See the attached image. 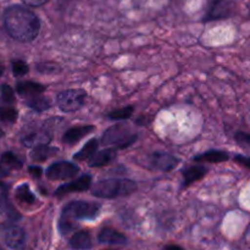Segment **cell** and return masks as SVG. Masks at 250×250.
Listing matches in <instances>:
<instances>
[{
    "label": "cell",
    "instance_id": "4316f807",
    "mask_svg": "<svg viewBox=\"0 0 250 250\" xmlns=\"http://www.w3.org/2000/svg\"><path fill=\"white\" fill-rule=\"evenodd\" d=\"M0 99H1V103H4V104H14L15 94L10 85L2 84L0 87Z\"/></svg>",
    "mask_w": 250,
    "mask_h": 250
},
{
    "label": "cell",
    "instance_id": "83f0119b",
    "mask_svg": "<svg viewBox=\"0 0 250 250\" xmlns=\"http://www.w3.org/2000/svg\"><path fill=\"white\" fill-rule=\"evenodd\" d=\"M12 72L16 77H21L28 72V65L22 60L12 61Z\"/></svg>",
    "mask_w": 250,
    "mask_h": 250
},
{
    "label": "cell",
    "instance_id": "8fae6325",
    "mask_svg": "<svg viewBox=\"0 0 250 250\" xmlns=\"http://www.w3.org/2000/svg\"><path fill=\"white\" fill-rule=\"evenodd\" d=\"M90 185H92V177L88 175L81 176L77 180L72 181L71 183H67V185H63L61 187H59L56 189L55 194L56 195H63L68 194V193H76V192H84V190H88L90 188Z\"/></svg>",
    "mask_w": 250,
    "mask_h": 250
},
{
    "label": "cell",
    "instance_id": "d4e9b609",
    "mask_svg": "<svg viewBox=\"0 0 250 250\" xmlns=\"http://www.w3.org/2000/svg\"><path fill=\"white\" fill-rule=\"evenodd\" d=\"M133 106H126V107H121V109H116L112 110L111 112L109 114V117L111 120H126L129 119L133 114Z\"/></svg>",
    "mask_w": 250,
    "mask_h": 250
},
{
    "label": "cell",
    "instance_id": "ac0fdd59",
    "mask_svg": "<svg viewBox=\"0 0 250 250\" xmlns=\"http://www.w3.org/2000/svg\"><path fill=\"white\" fill-rule=\"evenodd\" d=\"M229 154L226 151L221 150H209L204 154H200V155L194 156V161L197 163H224V161L229 160Z\"/></svg>",
    "mask_w": 250,
    "mask_h": 250
},
{
    "label": "cell",
    "instance_id": "484cf974",
    "mask_svg": "<svg viewBox=\"0 0 250 250\" xmlns=\"http://www.w3.org/2000/svg\"><path fill=\"white\" fill-rule=\"evenodd\" d=\"M17 110L14 107H0V120L7 124H14L17 120Z\"/></svg>",
    "mask_w": 250,
    "mask_h": 250
},
{
    "label": "cell",
    "instance_id": "7a4b0ae2",
    "mask_svg": "<svg viewBox=\"0 0 250 250\" xmlns=\"http://www.w3.org/2000/svg\"><path fill=\"white\" fill-rule=\"evenodd\" d=\"M100 205L97 203L84 202V200H73L68 203L62 210L59 229L61 233H70L76 227L75 220H92L99 214Z\"/></svg>",
    "mask_w": 250,
    "mask_h": 250
},
{
    "label": "cell",
    "instance_id": "9c48e42d",
    "mask_svg": "<svg viewBox=\"0 0 250 250\" xmlns=\"http://www.w3.org/2000/svg\"><path fill=\"white\" fill-rule=\"evenodd\" d=\"M233 12V5L229 0H214L210 5L205 21H215V20L227 19Z\"/></svg>",
    "mask_w": 250,
    "mask_h": 250
},
{
    "label": "cell",
    "instance_id": "277c9868",
    "mask_svg": "<svg viewBox=\"0 0 250 250\" xmlns=\"http://www.w3.org/2000/svg\"><path fill=\"white\" fill-rule=\"evenodd\" d=\"M136 141L137 134L128 126L122 124H117L107 128L102 138L103 144L105 146H115L120 149L132 146Z\"/></svg>",
    "mask_w": 250,
    "mask_h": 250
},
{
    "label": "cell",
    "instance_id": "5bb4252c",
    "mask_svg": "<svg viewBox=\"0 0 250 250\" xmlns=\"http://www.w3.org/2000/svg\"><path fill=\"white\" fill-rule=\"evenodd\" d=\"M16 90L21 97L32 98L42 94L45 90V85L36 82H20L17 83Z\"/></svg>",
    "mask_w": 250,
    "mask_h": 250
},
{
    "label": "cell",
    "instance_id": "7402d4cb",
    "mask_svg": "<svg viewBox=\"0 0 250 250\" xmlns=\"http://www.w3.org/2000/svg\"><path fill=\"white\" fill-rule=\"evenodd\" d=\"M16 199L19 200L21 204L32 205L36 203V197L33 193L29 189L28 185H21L16 189Z\"/></svg>",
    "mask_w": 250,
    "mask_h": 250
},
{
    "label": "cell",
    "instance_id": "3957f363",
    "mask_svg": "<svg viewBox=\"0 0 250 250\" xmlns=\"http://www.w3.org/2000/svg\"><path fill=\"white\" fill-rule=\"evenodd\" d=\"M137 185L131 180H120V178H110L103 180L95 185L92 194L94 197L103 199H112L117 197H125L136 192Z\"/></svg>",
    "mask_w": 250,
    "mask_h": 250
},
{
    "label": "cell",
    "instance_id": "d590c367",
    "mask_svg": "<svg viewBox=\"0 0 250 250\" xmlns=\"http://www.w3.org/2000/svg\"><path fill=\"white\" fill-rule=\"evenodd\" d=\"M0 249H1V247H0Z\"/></svg>",
    "mask_w": 250,
    "mask_h": 250
},
{
    "label": "cell",
    "instance_id": "ba28073f",
    "mask_svg": "<svg viewBox=\"0 0 250 250\" xmlns=\"http://www.w3.org/2000/svg\"><path fill=\"white\" fill-rule=\"evenodd\" d=\"M4 242L9 248L21 249L26 244V233L23 229L16 225H10L4 231Z\"/></svg>",
    "mask_w": 250,
    "mask_h": 250
},
{
    "label": "cell",
    "instance_id": "7c38bea8",
    "mask_svg": "<svg viewBox=\"0 0 250 250\" xmlns=\"http://www.w3.org/2000/svg\"><path fill=\"white\" fill-rule=\"evenodd\" d=\"M98 241L99 243L110 246H125L127 243L126 236L112 229H103L98 236Z\"/></svg>",
    "mask_w": 250,
    "mask_h": 250
},
{
    "label": "cell",
    "instance_id": "603a6c76",
    "mask_svg": "<svg viewBox=\"0 0 250 250\" xmlns=\"http://www.w3.org/2000/svg\"><path fill=\"white\" fill-rule=\"evenodd\" d=\"M27 106H29L31 109L36 110V111L42 112L48 110L51 106L49 99H46L45 97H43L42 94L36 95V97H32L27 100Z\"/></svg>",
    "mask_w": 250,
    "mask_h": 250
},
{
    "label": "cell",
    "instance_id": "ffe728a7",
    "mask_svg": "<svg viewBox=\"0 0 250 250\" xmlns=\"http://www.w3.org/2000/svg\"><path fill=\"white\" fill-rule=\"evenodd\" d=\"M56 153H58V149L51 148V146H48V144H45V146H36L31 153V158L34 161H45Z\"/></svg>",
    "mask_w": 250,
    "mask_h": 250
},
{
    "label": "cell",
    "instance_id": "5b68a950",
    "mask_svg": "<svg viewBox=\"0 0 250 250\" xmlns=\"http://www.w3.org/2000/svg\"><path fill=\"white\" fill-rule=\"evenodd\" d=\"M87 93L83 89H67L61 92L56 97L58 106L65 112L77 111L84 105Z\"/></svg>",
    "mask_w": 250,
    "mask_h": 250
},
{
    "label": "cell",
    "instance_id": "52a82bcc",
    "mask_svg": "<svg viewBox=\"0 0 250 250\" xmlns=\"http://www.w3.org/2000/svg\"><path fill=\"white\" fill-rule=\"evenodd\" d=\"M51 141V133L45 128H34L24 132L21 137V142L24 146L36 148L39 146H45Z\"/></svg>",
    "mask_w": 250,
    "mask_h": 250
},
{
    "label": "cell",
    "instance_id": "f546056e",
    "mask_svg": "<svg viewBox=\"0 0 250 250\" xmlns=\"http://www.w3.org/2000/svg\"><path fill=\"white\" fill-rule=\"evenodd\" d=\"M234 159H236V161L238 164H241V165L250 168V158H247V156H242V155H237Z\"/></svg>",
    "mask_w": 250,
    "mask_h": 250
},
{
    "label": "cell",
    "instance_id": "44dd1931",
    "mask_svg": "<svg viewBox=\"0 0 250 250\" xmlns=\"http://www.w3.org/2000/svg\"><path fill=\"white\" fill-rule=\"evenodd\" d=\"M0 210L9 217L10 220H19L21 217V215L16 211V209L14 208V205L10 203V200L7 199L6 193L2 192V194L0 195Z\"/></svg>",
    "mask_w": 250,
    "mask_h": 250
},
{
    "label": "cell",
    "instance_id": "1f68e13d",
    "mask_svg": "<svg viewBox=\"0 0 250 250\" xmlns=\"http://www.w3.org/2000/svg\"><path fill=\"white\" fill-rule=\"evenodd\" d=\"M28 171L31 172L32 176H34V177H41L42 176V168L38 167V166H31V167L28 168Z\"/></svg>",
    "mask_w": 250,
    "mask_h": 250
},
{
    "label": "cell",
    "instance_id": "e575fe53",
    "mask_svg": "<svg viewBox=\"0 0 250 250\" xmlns=\"http://www.w3.org/2000/svg\"><path fill=\"white\" fill-rule=\"evenodd\" d=\"M4 137V131H2L1 128H0V138H2Z\"/></svg>",
    "mask_w": 250,
    "mask_h": 250
},
{
    "label": "cell",
    "instance_id": "cb8c5ba5",
    "mask_svg": "<svg viewBox=\"0 0 250 250\" xmlns=\"http://www.w3.org/2000/svg\"><path fill=\"white\" fill-rule=\"evenodd\" d=\"M1 163L4 164V165L9 166L10 168H14V170H20V168L22 167V165H23V163L20 160L19 156H16L14 153H11V151H6V153L2 154Z\"/></svg>",
    "mask_w": 250,
    "mask_h": 250
},
{
    "label": "cell",
    "instance_id": "4fadbf2b",
    "mask_svg": "<svg viewBox=\"0 0 250 250\" xmlns=\"http://www.w3.org/2000/svg\"><path fill=\"white\" fill-rule=\"evenodd\" d=\"M94 129V126H78L67 129L62 137V142L65 144H75L76 142L81 141L83 137L89 134Z\"/></svg>",
    "mask_w": 250,
    "mask_h": 250
},
{
    "label": "cell",
    "instance_id": "4dcf8cb0",
    "mask_svg": "<svg viewBox=\"0 0 250 250\" xmlns=\"http://www.w3.org/2000/svg\"><path fill=\"white\" fill-rule=\"evenodd\" d=\"M26 5H29V6H42L43 4H45L48 0H22Z\"/></svg>",
    "mask_w": 250,
    "mask_h": 250
},
{
    "label": "cell",
    "instance_id": "30bf717a",
    "mask_svg": "<svg viewBox=\"0 0 250 250\" xmlns=\"http://www.w3.org/2000/svg\"><path fill=\"white\" fill-rule=\"evenodd\" d=\"M149 164L151 167L161 171H170L175 168L178 164V159L168 153L164 151H155L149 158Z\"/></svg>",
    "mask_w": 250,
    "mask_h": 250
},
{
    "label": "cell",
    "instance_id": "9a60e30c",
    "mask_svg": "<svg viewBox=\"0 0 250 250\" xmlns=\"http://www.w3.org/2000/svg\"><path fill=\"white\" fill-rule=\"evenodd\" d=\"M116 155L117 153L115 148L105 149V150L99 151L98 154H94V156L90 159V166L92 167H102V166H105L111 163L116 158Z\"/></svg>",
    "mask_w": 250,
    "mask_h": 250
},
{
    "label": "cell",
    "instance_id": "f1b7e54d",
    "mask_svg": "<svg viewBox=\"0 0 250 250\" xmlns=\"http://www.w3.org/2000/svg\"><path fill=\"white\" fill-rule=\"evenodd\" d=\"M236 139L239 142V143H246L250 144V134L243 133V132H239L236 136Z\"/></svg>",
    "mask_w": 250,
    "mask_h": 250
},
{
    "label": "cell",
    "instance_id": "6da1fadb",
    "mask_svg": "<svg viewBox=\"0 0 250 250\" xmlns=\"http://www.w3.org/2000/svg\"><path fill=\"white\" fill-rule=\"evenodd\" d=\"M4 24L12 38L24 43L36 39L41 29L37 15L22 5H12L5 10Z\"/></svg>",
    "mask_w": 250,
    "mask_h": 250
},
{
    "label": "cell",
    "instance_id": "d6a6232c",
    "mask_svg": "<svg viewBox=\"0 0 250 250\" xmlns=\"http://www.w3.org/2000/svg\"><path fill=\"white\" fill-rule=\"evenodd\" d=\"M165 248L166 249H181V247H177V246H166Z\"/></svg>",
    "mask_w": 250,
    "mask_h": 250
},
{
    "label": "cell",
    "instance_id": "8992f818",
    "mask_svg": "<svg viewBox=\"0 0 250 250\" xmlns=\"http://www.w3.org/2000/svg\"><path fill=\"white\" fill-rule=\"evenodd\" d=\"M78 172H80V167L76 164L68 163V161H59L49 166L45 175L51 181H61L75 177Z\"/></svg>",
    "mask_w": 250,
    "mask_h": 250
},
{
    "label": "cell",
    "instance_id": "e0dca14e",
    "mask_svg": "<svg viewBox=\"0 0 250 250\" xmlns=\"http://www.w3.org/2000/svg\"><path fill=\"white\" fill-rule=\"evenodd\" d=\"M70 246L73 249H89L93 247L92 236L88 231H80L76 232L72 237H71Z\"/></svg>",
    "mask_w": 250,
    "mask_h": 250
},
{
    "label": "cell",
    "instance_id": "836d02e7",
    "mask_svg": "<svg viewBox=\"0 0 250 250\" xmlns=\"http://www.w3.org/2000/svg\"><path fill=\"white\" fill-rule=\"evenodd\" d=\"M2 73H4V66H2L1 63H0V77H1Z\"/></svg>",
    "mask_w": 250,
    "mask_h": 250
},
{
    "label": "cell",
    "instance_id": "2e32d148",
    "mask_svg": "<svg viewBox=\"0 0 250 250\" xmlns=\"http://www.w3.org/2000/svg\"><path fill=\"white\" fill-rule=\"evenodd\" d=\"M183 178H185V182L183 186L188 187L192 183L197 182V181L202 180L205 175H207V168L204 166H192V167H188L186 170L182 171Z\"/></svg>",
    "mask_w": 250,
    "mask_h": 250
},
{
    "label": "cell",
    "instance_id": "d6986e66",
    "mask_svg": "<svg viewBox=\"0 0 250 250\" xmlns=\"http://www.w3.org/2000/svg\"><path fill=\"white\" fill-rule=\"evenodd\" d=\"M98 146H99V142H98L97 138L94 139H90L77 154H75L73 159L77 161H85V160H89L94 156V154L97 153V149Z\"/></svg>",
    "mask_w": 250,
    "mask_h": 250
}]
</instances>
